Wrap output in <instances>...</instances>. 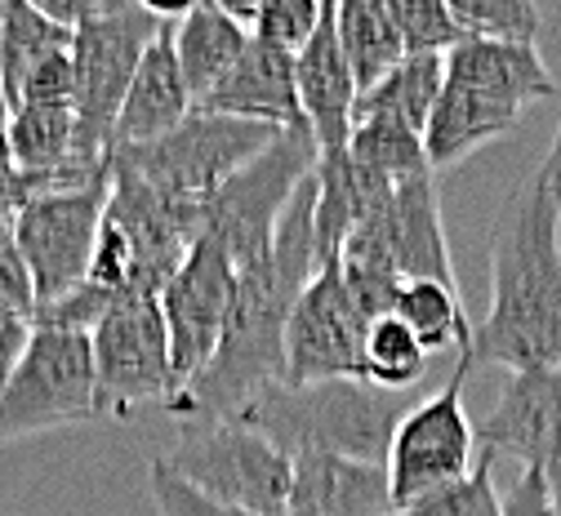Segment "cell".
Listing matches in <instances>:
<instances>
[{"mask_svg":"<svg viewBox=\"0 0 561 516\" xmlns=\"http://www.w3.org/2000/svg\"><path fill=\"white\" fill-rule=\"evenodd\" d=\"M312 209H317V170L295 192L290 209L280 214L272 254L237 272L232 312L215 356L205 360V370L179 397L165 401V410L179 414L183 423L237 418L263 388L286 379V325L304 285L317 276Z\"/></svg>","mask_w":561,"mask_h":516,"instance_id":"cell-1","label":"cell"},{"mask_svg":"<svg viewBox=\"0 0 561 516\" xmlns=\"http://www.w3.org/2000/svg\"><path fill=\"white\" fill-rule=\"evenodd\" d=\"M513 375L561 370V200L526 174L490 228V308L468 352Z\"/></svg>","mask_w":561,"mask_h":516,"instance_id":"cell-2","label":"cell"},{"mask_svg":"<svg viewBox=\"0 0 561 516\" xmlns=\"http://www.w3.org/2000/svg\"><path fill=\"white\" fill-rule=\"evenodd\" d=\"M414 405V392H383L366 379L272 383L237 414V423L259 432L290 463L308 455L388 463L392 436Z\"/></svg>","mask_w":561,"mask_h":516,"instance_id":"cell-3","label":"cell"},{"mask_svg":"<svg viewBox=\"0 0 561 516\" xmlns=\"http://www.w3.org/2000/svg\"><path fill=\"white\" fill-rule=\"evenodd\" d=\"M157 463L192 494L241 507V512H286L295 463L259 432L237 418H192L179 427L174 446Z\"/></svg>","mask_w":561,"mask_h":516,"instance_id":"cell-4","label":"cell"},{"mask_svg":"<svg viewBox=\"0 0 561 516\" xmlns=\"http://www.w3.org/2000/svg\"><path fill=\"white\" fill-rule=\"evenodd\" d=\"M280 138L276 125H259V121H232V116H215L192 107V116L170 129L157 142L144 147H125V152H112L107 165L121 174L144 179L148 187H157L161 196H174L183 205H201L209 209L215 192L245 170L259 152Z\"/></svg>","mask_w":561,"mask_h":516,"instance_id":"cell-5","label":"cell"},{"mask_svg":"<svg viewBox=\"0 0 561 516\" xmlns=\"http://www.w3.org/2000/svg\"><path fill=\"white\" fill-rule=\"evenodd\" d=\"M317 170V138L308 125L280 129V138L259 152L245 170H237L205 209V237L224 245L237 272L263 263L272 254L280 214L290 209L295 192Z\"/></svg>","mask_w":561,"mask_h":516,"instance_id":"cell-6","label":"cell"},{"mask_svg":"<svg viewBox=\"0 0 561 516\" xmlns=\"http://www.w3.org/2000/svg\"><path fill=\"white\" fill-rule=\"evenodd\" d=\"M107 196H112V174L81 187H49L19 205L10 241L32 280L36 308H49L85 285L103 232Z\"/></svg>","mask_w":561,"mask_h":516,"instance_id":"cell-7","label":"cell"},{"mask_svg":"<svg viewBox=\"0 0 561 516\" xmlns=\"http://www.w3.org/2000/svg\"><path fill=\"white\" fill-rule=\"evenodd\" d=\"M170 19L157 5H129V0H107L103 14L72 32V67H77V125L81 147L94 165H107V147L116 129V112L134 81L148 45L161 36Z\"/></svg>","mask_w":561,"mask_h":516,"instance_id":"cell-8","label":"cell"},{"mask_svg":"<svg viewBox=\"0 0 561 516\" xmlns=\"http://www.w3.org/2000/svg\"><path fill=\"white\" fill-rule=\"evenodd\" d=\"M85 418H99L90 334L32 330L14 375L0 388V440L85 423Z\"/></svg>","mask_w":561,"mask_h":516,"instance_id":"cell-9","label":"cell"},{"mask_svg":"<svg viewBox=\"0 0 561 516\" xmlns=\"http://www.w3.org/2000/svg\"><path fill=\"white\" fill-rule=\"evenodd\" d=\"M94 414L129 418L144 405H165L174 397L170 334L161 299H121L94 330Z\"/></svg>","mask_w":561,"mask_h":516,"instance_id":"cell-10","label":"cell"},{"mask_svg":"<svg viewBox=\"0 0 561 516\" xmlns=\"http://www.w3.org/2000/svg\"><path fill=\"white\" fill-rule=\"evenodd\" d=\"M468 375H472V360L459 356L442 392L419 401L401 418L392 450H388V477H392L397 507L424 498L433 490H446L477 468V423L463 410Z\"/></svg>","mask_w":561,"mask_h":516,"instance_id":"cell-11","label":"cell"},{"mask_svg":"<svg viewBox=\"0 0 561 516\" xmlns=\"http://www.w3.org/2000/svg\"><path fill=\"white\" fill-rule=\"evenodd\" d=\"M366 330L370 321L347 294L339 263L317 267L286 325V379L280 383L362 379Z\"/></svg>","mask_w":561,"mask_h":516,"instance_id":"cell-12","label":"cell"},{"mask_svg":"<svg viewBox=\"0 0 561 516\" xmlns=\"http://www.w3.org/2000/svg\"><path fill=\"white\" fill-rule=\"evenodd\" d=\"M237 294V263L228 259L224 245L201 237L183 267L170 276L161 289V317L170 334V370H174V397L205 370V360L215 356L228 312Z\"/></svg>","mask_w":561,"mask_h":516,"instance_id":"cell-13","label":"cell"},{"mask_svg":"<svg viewBox=\"0 0 561 516\" xmlns=\"http://www.w3.org/2000/svg\"><path fill=\"white\" fill-rule=\"evenodd\" d=\"M477 450L513 455L535 468L561 516V370L508 375L500 401L477 423Z\"/></svg>","mask_w":561,"mask_h":516,"instance_id":"cell-14","label":"cell"},{"mask_svg":"<svg viewBox=\"0 0 561 516\" xmlns=\"http://www.w3.org/2000/svg\"><path fill=\"white\" fill-rule=\"evenodd\" d=\"M295 85H299V112L304 125L317 138V161H334L353 142V107H357V81L343 62L339 32H334V5L321 0V23L304 54L295 58Z\"/></svg>","mask_w":561,"mask_h":516,"instance_id":"cell-15","label":"cell"},{"mask_svg":"<svg viewBox=\"0 0 561 516\" xmlns=\"http://www.w3.org/2000/svg\"><path fill=\"white\" fill-rule=\"evenodd\" d=\"M196 107L201 112H215V116H232V121L276 125V129L304 125L299 85H295V54L276 49V45H267L259 36H250V45L232 62V71Z\"/></svg>","mask_w":561,"mask_h":516,"instance_id":"cell-16","label":"cell"},{"mask_svg":"<svg viewBox=\"0 0 561 516\" xmlns=\"http://www.w3.org/2000/svg\"><path fill=\"white\" fill-rule=\"evenodd\" d=\"M192 94L183 85V71L174 58V19L161 27V36L148 45L144 62H138L134 81L125 90V103L116 112V129H112V152H125V147H144L165 138L170 129H179L192 116Z\"/></svg>","mask_w":561,"mask_h":516,"instance_id":"cell-17","label":"cell"},{"mask_svg":"<svg viewBox=\"0 0 561 516\" xmlns=\"http://www.w3.org/2000/svg\"><path fill=\"white\" fill-rule=\"evenodd\" d=\"M522 112H526L522 103H513L495 90H481V85L446 77L442 99H437V107L428 116V129H424V152H428L433 174L459 165L463 157L477 152V147L504 138L522 121Z\"/></svg>","mask_w":561,"mask_h":516,"instance_id":"cell-18","label":"cell"},{"mask_svg":"<svg viewBox=\"0 0 561 516\" xmlns=\"http://www.w3.org/2000/svg\"><path fill=\"white\" fill-rule=\"evenodd\" d=\"M290 507L308 516H392V477L388 463L308 455L295 459Z\"/></svg>","mask_w":561,"mask_h":516,"instance_id":"cell-19","label":"cell"},{"mask_svg":"<svg viewBox=\"0 0 561 516\" xmlns=\"http://www.w3.org/2000/svg\"><path fill=\"white\" fill-rule=\"evenodd\" d=\"M446 77L495 90L522 107H535L557 94V81L539 54V45H508V41H459L446 54Z\"/></svg>","mask_w":561,"mask_h":516,"instance_id":"cell-20","label":"cell"},{"mask_svg":"<svg viewBox=\"0 0 561 516\" xmlns=\"http://www.w3.org/2000/svg\"><path fill=\"white\" fill-rule=\"evenodd\" d=\"M250 45V27H241L219 0H205V5H187L174 19V58L183 71V85L192 94V103H201L215 90L232 62L245 54Z\"/></svg>","mask_w":561,"mask_h":516,"instance_id":"cell-21","label":"cell"},{"mask_svg":"<svg viewBox=\"0 0 561 516\" xmlns=\"http://www.w3.org/2000/svg\"><path fill=\"white\" fill-rule=\"evenodd\" d=\"M442 81H446V58L405 54L370 94L357 99L353 125L357 121H392V125H405L410 134L424 138L428 116H433V107L442 99Z\"/></svg>","mask_w":561,"mask_h":516,"instance_id":"cell-22","label":"cell"},{"mask_svg":"<svg viewBox=\"0 0 561 516\" xmlns=\"http://www.w3.org/2000/svg\"><path fill=\"white\" fill-rule=\"evenodd\" d=\"M334 32H339L343 62L357 81V99L370 94L405 58V45H401V36L392 27V14H388V0H339L334 5Z\"/></svg>","mask_w":561,"mask_h":516,"instance_id":"cell-23","label":"cell"},{"mask_svg":"<svg viewBox=\"0 0 561 516\" xmlns=\"http://www.w3.org/2000/svg\"><path fill=\"white\" fill-rule=\"evenodd\" d=\"M58 49H72V32L49 23L36 5H0V94L10 112L19 107L27 77Z\"/></svg>","mask_w":561,"mask_h":516,"instance_id":"cell-24","label":"cell"},{"mask_svg":"<svg viewBox=\"0 0 561 516\" xmlns=\"http://www.w3.org/2000/svg\"><path fill=\"white\" fill-rule=\"evenodd\" d=\"M347 161H353L362 174H370L383 187H401L410 179H428V152L424 138L410 134L405 125L392 121H357L353 125V142H347Z\"/></svg>","mask_w":561,"mask_h":516,"instance_id":"cell-25","label":"cell"},{"mask_svg":"<svg viewBox=\"0 0 561 516\" xmlns=\"http://www.w3.org/2000/svg\"><path fill=\"white\" fill-rule=\"evenodd\" d=\"M392 317L419 343H424L428 356L446 352V347L468 352V343H472V325L463 317L459 294H455V285H442V280H410V285H401Z\"/></svg>","mask_w":561,"mask_h":516,"instance_id":"cell-26","label":"cell"},{"mask_svg":"<svg viewBox=\"0 0 561 516\" xmlns=\"http://www.w3.org/2000/svg\"><path fill=\"white\" fill-rule=\"evenodd\" d=\"M428 375V352L397 317H379L366 330V365L362 379L383 392H419Z\"/></svg>","mask_w":561,"mask_h":516,"instance_id":"cell-27","label":"cell"},{"mask_svg":"<svg viewBox=\"0 0 561 516\" xmlns=\"http://www.w3.org/2000/svg\"><path fill=\"white\" fill-rule=\"evenodd\" d=\"M450 14L463 32V41H508V45H535L543 14L530 0H450Z\"/></svg>","mask_w":561,"mask_h":516,"instance_id":"cell-28","label":"cell"},{"mask_svg":"<svg viewBox=\"0 0 561 516\" xmlns=\"http://www.w3.org/2000/svg\"><path fill=\"white\" fill-rule=\"evenodd\" d=\"M388 14H392V27H397L405 54L446 58L463 41V32H459L446 0H388Z\"/></svg>","mask_w":561,"mask_h":516,"instance_id":"cell-29","label":"cell"},{"mask_svg":"<svg viewBox=\"0 0 561 516\" xmlns=\"http://www.w3.org/2000/svg\"><path fill=\"white\" fill-rule=\"evenodd\" d=\"M500 507H504V498L495 490V468L477 463L463 481L414 498V503L397 507L392 516H500Z\"/></svg>","mask_w":561,"mask_h":516,"instance_id":"cell-30","label":"cell"},{"mask_svg":"<svg viewBox=\"0 0 561 516\" xmlns=\"http://www.w3.org/2000/svg\"><path fill=\"white\" fill-rule=\"evenodd\" d=\"M321 23V0H259L254 5V27L250 36L286 49V54H304V45L312 41Z\"/></svg>","mask_w":561,"mask_h":516,"instance_id":"cell-31","label":"cell"},{"mask_svg":"<svg viewBox=\"0 0 561 516\" xmlns=\"http://www.w3.org/2000/svg\"><path fill=\"white\" fill-rule=\"evenodd\" d=\"M148 494L157 503L161 516H308L299 507H286V512H241V507H219L201 494H192L183 481H174L157 459L148 463Z\"/></svg>","mask_w":561,"mask_h":516,"instance_id":"cell-32","label":"cell"},{"mask_svg":"<svg viewBox=\"0 0 561 516\" xmlns=\"http://www.w3.org/2000/svg\"><path fill=\"white\" fill-rule=\"evenodd\" d=\"M500 516H557V512H552V498H548V485H543V477H539L535 468H526V472L508 485Z\"/></svg>","mask_w":561,"mask_h":516,"instance_id":"cell-33","label":"cell"},{"mask_svg":"<svg viewBox=\"0 0 561 516\" xmlns=\"http://www.w3.org/2000/svg\"><path fill=\"white\" fill-rule=\"evenodd\" d=\"M5 200L23 205V200H27V192H23V179H19V170H14V157H10L5 129H0V205H5Z\"/></svg>","mask_w":561,"mask_h":516,"instance_id":"cell-34","label":"cell"},{"mask_svg":"<svg viewBox=\"0 0 561 516\" xmlns=\"http://www.w3.org/2000/svg\"><path fill=\"white\" fill-rule=\"evenodd\" d=\"M539 179H543V187L561 200V125H557V134H552V142H548V157L539 161V170H535Z\"/></svg>","mask_w":561,"mask_h":516,"instance_id":"cell-35","label":"cell"},{"mask_svg":"<svg viewBox=\"0 0 561 516\" xmlns=\"http://www.w3.org/2000/svg\"><path fill=\"white\" fill-rule=\"evenodd\" d=\"M10 125V107H5V94H0V129Z\"/></svg>","mask_w":561,"mask_h":516,"instance_id":"cell-36","label":"cell"}]
</instances>
